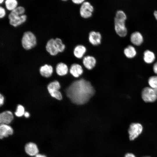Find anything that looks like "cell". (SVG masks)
<instances>
[{
	"mask_svg": "<svg viewBox=\"0 0 157 157\" xmlns=\"http://www.w3.org/2000/svg\"><path fill=\"white\" fill-rule=\"evenodd\" d=\"M94 92L91 83L83 79L73 82L66 90V95L71 101L79 105L87 102Z\"/></svg>",
	"mask_w": 157,
	"mask_h": 157,
	"instance_id": "1",
	"label": "cell"
},
{
	"mask_svg": "<svg viewBox=\"0 0 157 157\" xmlns=\"http://www.w3.org/2000/svg\"><path fill=\"white\" fill-rule=\"evenodd\" d=\"M36 39L34 34L30 31L24 32L21 39V44L23 48L28 50L35 46Z\"/></svg>",
	"mask_w": 157,
	"mask_h": 157,
	"instance_id": "2",
	"label": "cell"
},
{
	"mask_svg": "<svg viewBox=\"0 0 157 157\" xmlns=\"http://www.w3.org/2000/svg\"><path fill=\"white\" fill-rule=\"evenodd\" d=\"M94 10V7L92 4L89 1L85 0L81 5L79 12L82 18L87 19L92 16Z\"/></svg>",
	"mask_w": 157,
	"mask_h": 157,
	"instance_id": "3",
	"label": "cell"
},
{
	"mask_svg": "<svg viewBox=\"0 0 157 157\" xmlns=\"http://www.w3.org/2000/svg\"><path fill=\"white\" fill-rule=\"evenodd\" d=\"M125 21L124 19L114 17L115 30L117 34L121 37L125 36L127 33V29L125 25Z\"/></svg>",
	"mask_w": 157,
	"mask_h": 157,
	"instance_id": "4",
	"label": "cell"
},
{
	"mask_svg": "<svg viewBox=\"0 0 157 157\" xmlns=\"http://www.w3.org/2000/svg\"><path fill=\"white\" fill-rule=\"evenodd\" d=\"M142 97L144 101L146 102H153L157 99L154 90L150 87H146L142 90Z\"/></svg>",
	"mask_w": 157,
	"mask_h": 157,
	"instance_id": "5",
	"label": "cell"
},
{
	"mask_svg": "<svg viewBox=\"0 0 157 157\" xmlns=\"http://www.w3.org/2000/svg\"><path fill=\"white\" fill-rule=\"evenodd\" d=\"M142 127L140 124H131L128 129L130 140H134L142 133Z\"/></svg>",
	"mask_w": 157,
	"mask_h": 157,
	"instance_id": "6",
	"label": "cell"
},
{
	"mask_svg": "<svg viewBox=\"0 0 157 157\" xmlns=\"http://www.w3.org/2000/svg\"><path fill=\"white\" fill-rule=\"evenodd\" d=\"M102 39V35L99 31H92L89 33L88 40L93 46H97L100 45Z\"/></svg>",
	"mask_w": 157,
	"mask_h": 157,
	"instance_id": "7",
	"label": "cell"
},
{
	"mask_svg": "<svg viewBox=\"0 0 157 157\" xmlns=\"http://www.w3.org/2000/svg\"><path fill=\"white\" fill-rule=\"evenodd\" d=\"M96 62V58L91 55H86L83 58V65L86 68L89 70L92 69L95 67Z\"/></svg>",
	"mask_w": 157,
	"mask_h": 157,
	"instance_id": "8",
	"label": "cell"
},
{
	"mask_svg": "<svg viewBox=\"0 0 157 157\" xmlns=\"http://www.w3.org/2000/svg\"><path fill=\"white\" fill-rule=\"evenodd\" d=\"M87 51L86 47L83 45L79 44L76 46L73 50L74 56L78 59L83 58Z\"/></svg>",
	"mask_w": 157,
	"mask_h": 157,
	"instance_id": "9",
	"label": "cell"
},
{
	"mask_svg": "<svg viewBox=\"0 0 157 157\" xmlns=\"http://www.w3.org/2000/svg\"><path fill=\"white\" fill-rule=\"evenodd\" d=\"M45 48L47 51L51 56H55L59 53L55 44V39L53 38H51L47 41Z\"/></svg>",
	"mask_w": 157,
	"mask_h": 157,
	"instance_id": "10",
	"label": "cell"
},
{
	"mask_svg": "<svg viewBox=\"0 0 157 157\" xmlns=\"http://www.w3.org/2000/svg\"><path fill=\"white\" fill-rule=\"evenodd\" d=\"M13 119L12 113L10 111H4L0 114V123L1 124H8L10 123Z\"/></svg>",
	"mask_w": 157,
	"mask_h": 157,
	"instance_id": "11",
	"label": "cell"
},
{
	"mask_svg": "<svg viewBox=\"0 0 157 157\" xmlns=\"http://www.w3.org/2000/svg\"><path fill=\"white\" fill-rule=\"evenodd\" d=\"M13 132L12 128L7 124H1L0 126V138L2 139L4 137L12 135Z\"/></svg>",
	"mask_w": 157,
	"mask_h": 157,
	"instance_id": "12",
	"label": "cell"
},
{
	"mask_svg": "<svg viewBox=\"0 0 157 157\" xmlns=\"http://www.w3.org/2000/svg\"><path fill=\"white\" fill-rule=\"evenodd\" d=\"M26 153L30 156H35L38 154L39 150L36 145L33 142L27 144L25 147Z\"/></svg>",
	"mask_w": 157,
	"mask_h": 157,
	"instance_id": "13",
	"label": "cell"
},
{
	"mask_svg": "<svg viewBox=\"0 0 157 157\" xmlns=\"http://www.w3.org/2000/svg\"><path fill=\"white\" fill-rule=\"evenodd\" d=\"M130 40L134 45L139 46L143 42V37L140 32L135 31L132 33L131 35Z\"/></svg>",
	"mask_w": 157,
	"mask_h": 157,
	"instance_id": "14",
	"label": "cell"
},
{
	"mask_svg": "<svg viewBox=\"0 0 157 157\" xmlns=\"http://www.w3.org/2000/svg\"><path fill=\"white\" fill-rule=\"evenodd\" d=\"M83 70L81 65L77 63H74L71 66L70 73L74 77H78L83 73Z\"/></svg>",
	"mask_w": 157,
	"mask_h": 157,
	"instance_id": "15",
	"label": "cell"
},
{
	"mask_svg": "<svg viewBox=\"0 0 157 157\" xmlns=\"http://www.w3.org/2000/svg\"><path fill=\"white\" fill-rule=\"evenodd\" d=\"M27 16L25 14H23L9 20V24L13 26L17 27L24 22Z\"/></svg>",
	"mask_w": 157,
	"mask_h": 157,
	"instance_id": "16",
	"label": "cell"
},
{
	"mask_svg": "<svg viewBox=\"0 0 157 157\" xmlns=\"http://www.w3.org/2000/svg\"><path fill=\"white\" fill-rule=\"evenodd\" d=\"M40 72L41 75L44 77H50L53 72V68L50 65L45 64L40 67Z\"/></svg>",
	"mask_w": 157,
	"mask_h": 157,
	"instance_id": "17",
	"label": "cell"
},
{
	"mask_svg": "<svg viewBox=\"0 0 157 157\" xmlns=\"http://www.w3.org/2000/svg\"><path fill=\"white\" fill-rule=\"evenodd\" d=\"M25 9L24 7L22 6L17 7L14 10L11 11L8 15L9 20L15 17L23 15L25 12Z\"/></svg>",
	"mask_w": 157,
	"mask_h": 157,
	"instance_id": "18",
	"label": "cell"
},
{
	"mask_svg": "<svg viewBox=\"0 0 157 157\" xmlns=\"http://www.w3.org/2000/svg\"><path fill=\"white\" fill-rule=\"evenodd\" d=\"M56 72L57 74L60 76H63L66 74L68 71L67 65L63 63H60L56 65Z\"/></svg>",
	"mask_w": 157,
	"mask_h": 157,
	"instance_id": "19",
	"label": "cell"
},
{
	"mask_svg": "<svg viewBox=\"0 0 157 157\" xmlns=\"http://www.w3.org/2000/svg\"><path fill=\"white\" fill-rule=\"evenodd\" d=\"M155 58V55L153 52L148 50L144 52L143 59L146 63L148 64L152 63Z\"/></svg>",
	"mask_w": 157,
	"mask_h": 157,
	"instance_id": "20",
	"label": "cell"
},
{
	"mask_svg": "<svg viewBox=\"0 0 157 157\" xmlns=\"http://www.w3.org/2000/svg\"><path fill=\"white\" fill-rule=\"evenodd\" d=\"M124 53L125 56L128 58H132L136 54L135 48L132 46L129 45L124 49Z\"/></svg>",
	"mask_w": 157,
	"mask_h": 157,
	"instance_id": "21",
	"label": "cell"
},
{
	"mask_svg": "<svg viewBox=\"0 0 157 157\" xmlns=\"http://www.w3.org/2000/svg\"><path fill=\"white\" fill-rule=\"evenodd\" d=\"M5 3L6 9L12 11L17 7V2L16 0H6Z\"/></svg>",
	"mask_w": 157,
	"mask_h": 157,
	"instance_id": "22",
	"label": "cell"
},
{
	"mask_svg": "<svg viewBox=\"0 0 157 157\" xmlns=\"http://www.w3.org/2000/svg\"><path fill=\"white\" fill-rule=\"evenodd\" d=\"M55 44L57 49L59 52H63L65 49V45L61 40L59 38H57L55 39Z\"/></svg>",
	"mask_w": 157,
	"mask_h": 157,
	"instance_id": "23",
	"label": "cell"
},
{
	"mask_svg": "<svg viewBox=\"0 0 157 157\" xmlns=\"http://www.w3.org/2000/svg\"><path fill=\"white\" fill-rule=\"evenodd\" d=\"M60 85L59 83L57 81H55L49 83L47 86L48 91L51 90H59Z\"/></svg>",
	"mask_w": 157,
	"mask_h": 157,
	"instance_id": "24",
	"label": "cell"
},
{
	"mask_svg": "<svg viewBox=\"0 0 157 157\" xmlns=\"http://www.w3.org/2000/svg\"><path fill=\"white\" fill-rule=\"evenodd\" d=\"M148 84L150 87L153 89L157 88V76H154L150 77L148 81Z\"/></svg>",
	"mask_w": 157,
	"mask_h": 157,
	"instance_id": "25",
	"label": "cell"
},
{
	"mask_svg": "<svg viewBox=\"0 0 157 157\" xmlns=\"http://www.w3.org/2000/svg\"><path fill=\"white\" fill-rule=\"evenodd\" d=\"M49 94L51 97L58 100H61L62 98V95L59 90L49 91Z\"/></svg>",
	"mask_w": 157,
	"mask_h": 157,
	"instance_id": "26",
	"label": "cell"
},
{
	"mask_svg": "<svg viewBox=\"0 0 157 157\" xmlns=\"http://www.w3.org/2000/svg\"><path fill=\"white\" fill-rule=\"evenodd\" d=\"M25 112L24 107L21 105H18L15 112V114L18 117H21L24 115Z\"/></svg>",
	"mask_w": 157,
	"mask_h": 157,
	"instance_id": "27",
	"label": "cell"
},
{
	"mask_svg": "<svg viewBox=\"0 0 157 157\" xmlns=\"http://www.w3.org/2000/svg\"><path fill=\"white\" fill-rule=\"evenodd\" d=\"M6 14V12L4 9L1 6H0V18L3 17Z\"/></svg>",
	"mask_w": 157,
	"mask_h": 157,
	"instance_id": "28",
	"label": "cell"
},
{
	"mask_svg": "<svg viewBox=\"0 0 157 157\" xmlns=\"http://www.w3.org/2000/svg\"><path fill=\"white\" fill-rule=\"evenodd\" d=\"M85 0H72V2L76 4L81 5L84 1Z\"/></svg>",
	"mask_w": 157,
	"mask_h": 157,
	"instance_id": "29",
	"label": "cell"
},
{
	"mask_svg": "<svg viewBox=\"0 0 157 157\" xmlns=\"http://www.w3.org/2000/svg\"><path fill=\"white\" fill-rule=\"evenodd\" d=\"M4 102V97L1 94H0V105L1 106Z\"/></svg>",
	"mask_w": 157,
	"mask_h": 157,
	"instance_id": "30",
	"label": "cell"
},
{
	"mask_svg": "<svg viewBox=\"0 0 157 157\" xmlns=\"http://www.w3.org/2000/svg\"><path fill=\"white\" fill-rule=\"evenodd\" d=\"M153 69L154 72L157 74V62H156L154 65Z\"/></svg>",
	"mask_w": 157,
	"mask_h": 157,
	"instance_id": "31",
	"label": "cell"
},
{
	"mask_svg": "<svg viewBox=\"0 0 157 157\" xmlns=\"http://www.w3.org/2000/svg\"><path fill=\"white\" fill-rule=\"evenodd\" d=\"M124 157H135V155L131 153H127Z\"/></svg>",
	"mask_w": 157,
	"mask_h": 157,
	"instance_id": "32",
	"label": "cell"
},
{
	"mask_svg": "<svg viewBox=\"0 0 157 157\" xmlns=\"http://www.w3.org/2000/svg\"><path fill=\"white\" fill-rule=\"evenodd\" d=\"M24 116L26 118L30 116V114L28 112H25L24 114Z\"/></svg>",
	"mask_w": 157,
	"mask_h": 157,
	"instance_id": "33",
	"label": "cell"
},
{
	"mask_svg": "<svg viewBox=\"0 0 157 157\" xmlns=\"http://www.w3.org/2000/svg\"><path fill=\"white\" fill-rule=\"evenodd\" d=\"M35 157H47L45 155L38 154L35 156Z\"/></svg>",
	"mask_w": 157,
	"mask_h": 157,
	"instance_id": "34",
	"label": "cell"
},
{
	"mask_svg": "<svg viewBox=\"0 0 157 157\" xmlns=\"http://www.w3.org/2000/svg\"><path fill=\"white\" fill-rule=\"evenodd\" d=\"M154 14L155 18L157 20V11H155L154 12Z\"/></svg>",
	"mask_w": 157,
	"mask_h": 157,
	"instance_id": "35",
	"label": "cell"
},
{
	"mask_svg": "<svg viewBox=\"0 0 157 157\" xmlns=\"http://www.w3.org/2000/svg\"><path fill=\"white\" fill-rule=\"evenodd\" d=\"M154 89V90L155 92L156 95L157 96V88H155V89Z\"/></svg>",
	"mask_w": 157,
	"mask_h": 157,
	"instance_id": "36",
	"label": "cell"
},
{
	"mask_svg": "<svg viewBox=\"0 0 157 157\" xmlns=\"http://www.w3.org/2000/svg\"><path fill=\"white\" fill-rule=\"evenodd\" d=\"M3 0H0V3H1L3 1Z\"/></svg>",
	"mask_w": 157,
	"mask_h": 157,
	"instance_id": "37",
	"label": "cell"
},
{
	"mask_svg": "<svg viewBox=\"0 0 157 157\" xmlns=\"http://www.w3.org/2000/svg\"><path fill=\"white\" fill-rule=\"evenodd\" d=\"M149 157V156H144V157Z\"/></svg>",
	"mask_w": 157,
	"mask_h": 157,
	"instance_id": "38",
	"label": "cell"
}]
</instances>
